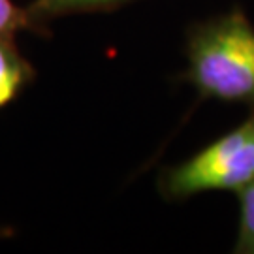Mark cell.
Returning <instances> with one entry per match:
<instances>
[{"instance_id": "1", "label": "cell", "mask_w": 254, "mask_h": 254, "mask_svg": "<svg viewBox=\"0 0 254 254\" xmlns=\"http://www.w3.org/2000/svg\"><path fill=\"white\" fill-rule=\"evenodd\" d=\"M187 59L189 81L201 96L254 106V27L241 9L192 27Z\"/></svg>"}, {"instance_id": "2", "label": "cell", "mask_w": 254, "mask_h": 254, "mask_svg": "<svg viewBox=\"0 0 254 254\" xmlns=\"http://www.w3.org/2000/svg\"><path fill=\"white\" fill-rule=\"evenodd\" d=\"M254 179V115L189 160L162 173L168 200H185L215 190L237 192Z\"/></svg>"}, {"instance_id": "3", "label": "cell", "mask_w": 254, "mask_h": 254, "mask_svg": "<svg viewBox=\"0 0 254 254\" xmlns=\"http://www.w3.org/2000/svg\"><path fill=\"white\" fill-rule=\"evenodd\" d=\"M36 77V70L19 51L15 36H0V109L17 98Z\"/></svg>"}, {"instance_id": "4", "label": "cell", "mask_w": 254, "mask_h": 254, "mask_svg": "<svg viewBox=\"0 0 254 254\" xmlns=\"http://www.w3.org/2000/svg\"><path fill=\"white\" fill-rule=\"evenodd\" d=\"M132 0H34L27 8L28 17L36 25L38 32H46L44 25L53 19L73 15V13H91L119 8Z\"/></svg>"}, {"instance_id": "5", "label": "cell", "mask_w": 254, "mask_h": 254, "mask_svg": "<svg viewBox=\"0 0 254 254\" xmlns=\"http://www.w3.org/2000/svg\"><path fill=\"white\" fill-rule=\"evenodd\" d=\"M236 194L239 198V232L234 253L254 254V179Z\"/></svg>"}, {"instance_id": "6", "label": "cell", "mask_w": 254, "mask_h": 254, "mask_svg": "<svg viewBox=\"0 0 254 254\" xmlns=\"http://www.w3.org/2000/svg\"><path fill=\"white\" fill-rule=\"evenodd\" d=\"M21 30L38 32L27 8L21 9L11 0H0V36H15Z\"/></svg>"}]
</instances>
